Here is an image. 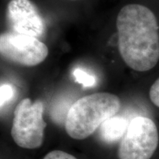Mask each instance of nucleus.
Wrapping results in <instances>:
<instances>
[{"label":"nucleus","instance_id":"obj_1","mask_svg":"<svg viewBox=\"0 0 159 159\" xmlns=\"http://www.w3.org/2000/svg\"><path fill=\"white\" fill-rule=\"evenodd\" d=\"M119 54L125 64L140 72L153 69L159 61V25L146 6L129 4L116 18Z\"/></svg>","mask_w":159,"mask_h":159},{"label":"nucleus","instance_id":"obj_2","mask_svg":"<svg viewBox=\"0 0 159 159\" xmlns=\"http://www.w3.org/2000/svg\"><path fill=\"white\" fill-rule=\"evenodd\" d=\"M120 108V99L110 93H95L81 97L69 108L66 131L77 140L88 138L107 119L114 116Z\"/></svg>","mask_w":159,"mask_h":159},{"label":"nucleus","instance_id":"obj_3","mask_svg":"<svg viewBox=\"0 0 159 159\" xmlns=\"http://www.w3.org/2000/svg\"><path fill=\"white\" fill-rule=\"evenodd\" d=\"M43 111V103L39 99L32 102L25 98L16 107L11 134L20 148L33 150L42 145L47 126Z\"/></svg>","mask_w":159,"mask_h":159},{"label":"nucleus","instance_id":"obj_4","mask_svg":"<svg viewBox=\"0 0 159 159\" xmlns=\"http://www.w3.org/2000/svg\"><path fill=\"white\" fill-rule=\"evenodd\" d=\"M158 131L152 119L135 117L129 122L118 149L119 159H150L158 145Z\"/></svg>","mask_w":159,"mask_h":159},{"label":"nucleus","instance_id":"obj_5","mask_svg":"<svg viewBox=\"0 0 159 159\" xmlns=\"http://www.w3.org/2000/svg\"><path fill=\"white\" fill-rule=\"evenodd\" d=\"M0 53L7 61L24 66H35L49 54L47 45L38 38L13 33L0 36Z\"/></svg>","mask_w":159,"mask_h":159},{"label":"nucleus","instance_id":"obj_6","mask_svg":"<svg viewBox=\"0 0 159 159\" xmlns=\"http://www.w3.org/2000/svg\"><path fill=\"white\" fill-rule=\"evenodd\" d=\"M7 16L16 33L39 38L44 33L43 20L30 0H11L7 5Z\"/></svg>","mask_w":159,"mask_h":159},{"label":"nucleus","instance_id":"obj_7","mask_svg":"<svg viewBox=\"0 0 159 159\" xmlns=\"http://www.w3.org/2000/svg\"><path fill=\"white\" fill-rule=\"evenodd\" d=\"M129 122L121 116H112L107 119L100 126L101 138L107 143H114L122 139L128 129Z\"/></svg>","mask_w":159,"mask_h":159},{"label":"nucleus","instance_id":"obj_8","mask_svg":"<svg viewBox=\"0 0 159 159\" xmlns=\"http://www.w3.org/2000/svg\"><path fill=\"white\" fill-rule=\"evenodd\" d=\"M73 75L76 80V82L80 83L84 87H91L96 83V79L93 75H89L86 71L80 69H75Z\"/></svg>","mask_w":159,"mask_h":159},{"label":"nucleus","instance_id":"obj_9","mask_svg":"<svg viewBox=\"0 0 159 159\" xmlns=\"http://www.w3.org/2000/svg\"><path fill=\"white\" fill-rule=\"evenodd\" d=\"M14 96V89L10 84H2L0 87V104L1 108Z\"/></svg>","mask_w":159,"mask_h":159},{"label":"nucleus","instance_id":"obj_10","mask_svg":"<svg viewBox=\"0 0 159 159\" xmlns=\"http://www.w3.org/2000/svg\"><path fill=\"white\" fill-rule=\"evenodd\" d=\"M149 97L152 104L159 108V77L151 85Z\"/></svg>","mask_w":159,"mask_h":159},{"label":"nucleus","instance_id":"obj_11","mask_svg":"<svg viewBox=\"0 0 159 159\" xmlns=\"http://www.w3.org/2000/svg\"><path fill=\"white\" fill-rule=\"evenodd\" d=\"M43 159H77L72 155L61 150H53L49 152Z\"/></svg>","mask_w":159,"mask_h":159}]
</instances>
